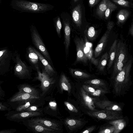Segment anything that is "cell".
Masks as SVG:
<instances>
[{
    "label": "cell",
    "instance_id": "obj_32",
    "mask_svg": "<svg viewBox=\"0 0 133 133\" xmlns=\"http://www.w3.org/2000/svg\"><path fill=\"white\" fill-rule=\"evenodd\" d=\"M3 82L0 81V99L3 100L4 99L5 96V93L2 88L1 85Z\"/></svg>",
    "mask_w": 133,
    "mask_h": 133
},
{
    "label": "cell",
    "instance_id": "obj_22",
    "mask_svg": "<svg viewBox=\"0 0 133 133\" xmlns=\"http://www.w3.org/2000/svg\"><path fill=\"white\" fill-rule=\"evenodd\" d=\"M69 70L72 77L78 79H88L90 76L89 75L76 69L69 68Z\"/></svg>",
    "mask_w": 133,
    "mask_h": 133
},
{
    "label": "cell",
    "instance_id": "obj_18",
    "mask_svg": "<svg viewBox=\"0 0 133 133\" xmlns=\"http://www.w3.org/2000/svg\"><path fill=\"white\" fill-rule=\"evenodd\" d=\"M108 123L113 125L115 129L113 133H119L123 130L127 125V121L123 117L109 121Z\"/></svg>",
    "mask_w": 133,
    "mask_h": 133
},
{
    "label": "cell",
    "instance_id": "obj_34",
    "mask_svg": "<svg viewBox=\"0 0 133 133\" xmlns=\"http://www.w3.org/2000/svg\"><path fill=\"white\" fill-rule=\"evenodd\" d=\"M125 55L122 52L120 53L118 57L117 62H122L125 58ZM123 63V62H122Z\"/></svg>",
    "mask_w": 133,
    "mask_h": 133
},
{
    "label": "cell",
    "instance_id": "obj_2",
    "mask_svg": "<svg viewBox=\"0 0 133 133\" xmlns=\"http://www.w3.org/2000/svg\"><path fill=\"white\" fill-rule=\"evenodd\" d=\"M113 79L114 81L112 85L113 92L115 95L121 96L125 94L131 85L129 69H122Z\"/></svg>",
    "mask_w": 133,
    "mask_h": 133
},
{
    "label": "cell",
    "instance_id": "obj_4",
    "mask_svg": "<svg viewBox=\"0 0 133 133\" xmlns=\"http://www.w3.org/2000/svg\"><path fill=\"white\" fill-rule=\"evenodd\" d=\"M31 32L32 41L33 45L40 52L50 64L53 66V63L49 53L42 38L34 26H31Z\"/></svg>",
    "mask_w": 133,
    "mask_h": 133
},
{
    "label": "cell",
    "instance_id": "obj_33",
    "mask_svg": "<svg viewBox=\"0 0 133 133\" xmlns=\"http://www.w3.org/2000/svg\"><path fill=\"white\" fill-rule=\"evenodd\" d=\"M16 131L15 129H8L0 130V133H14Z\"/></svg>",
    "mask_w": 133,
    "mask_h": 133
},
{
    "label": "cell",
    "instance_id": "obj_6",
    "mask_svg": "<svg viewBox=\"0 0 133 133\" xmlns=\"http://www.w3.org/2000/svg\"><path fill=\"white\" fill-rule=\"evenodd\" d=\"M41 115L40 111L18 112L13 110L8 111L5 114L4 116L7 119L10 121L19 122H22L30 118L39 116Z\"/></svg>",
    "mask_w": 133,
    "mask_h": 133
},
{
    "label": "cell",
    "instance_id": "obj_29",
    "mask_svg": "<svg viewBox=\"0 0 133 133\" xmlns=\"http://www.w3.org/2000/svg\"><path fill=\"white\" fill-rule=\"evenodd\" d=\"M72 17L74 21L77 23L79 19V14L77 10H74L72 13Z\"/></svg>",
    "mask_w": 133,
    "mask_h": 133
},
{
    "label": "cell",
    "instance_id": "obj_8",
    "mask_svg": "<svg viewBox=\"0 0 133 133\" xmlns=\"http://www.w3.org/2000/svg\"><path fill=\"white\" fill-rule=\"evenodd\" d=\"M39 98V96L18 91L7 100V103L12 108L16 105L27 101L38 99Z\"/></svg>",
    "mask_w": 133,
    "mask_h": 133
},
{
    "label": "cell",
    "instance_id": "obj_30",
    "mask_svg": "<svg viewBox=\"0 0 133 133\" xmlns=\"http://www.w3.org/2000/svg\"><path fill=\"white\" fill-rule=\"evenodd\" d=\"M24 111L33 112L36 111H39V110L37 107L36 106H30L27 108Z\"/></svg>",
    "mask_w": 133,
    "mask_h": 133
},
{
    "label": "cell",
    "instance_id": "obj_12",
    "mask_svg": "<svg viewBox=\"0 0 133 133\" xmlns=\"http://www.w3.org/2000/svg\"><path fill=\"white\" fill-rule=\"evenodd\" d=\"M23 124L29 129L35 132L56 133L60 131L47 128L41 125L29 121L26 119L23 122Z\"/></svg>",
    "mask_w": 133,
    "mask_h": 133
},
{
    "label": "cell",
    "instance_id": "obj_42",
    "mask_svg": "<svg viewBox=\"0 0 133 133\" xmlns=\"http://www.w3.org/2000/svg\"><path fill=\"white\" fill-rule=\"evenodd\" d=\"M3 54V52L2 51H0V57Z\"/></svg>",
    "mask_w": 133,
    "mask_h": 133
},
{
    "label": "cell",
    "instance_id": "obj_24",
    "mask_svg": "<svg viewBox=\"0 0 133 133\" xmlns=\"http://www.w3.org/2000/svg\"><path fill=\"white\" fill-rule=\"evenodd\" d=\"M108 124L101 125L98 132V133H113L115 129L114 127L109 123Z\"/></svg>",
    "mask_w": 133,
    "mask_h": 133
},
{
    "label": "cell",
    "instance_id": "obj_31",
    "mask_svg": "<svg viewBox=\"0 0 133 133\" xmlns=\"http://www.w3.org/2000/svg\"><path fill=\"white\" fill-rule=\"evenodd\" d=\"M88 36L91 37H94L95 34V32L94 28V27L91 26L90 27L88 32Z\"/></svg>",
    "mask_w": 133,
    "mask_h": 133
},
{
    "label": "cell",
    "instance_id": "obj_35",
    "mask_svg": "<svg viewBox=\"0 0 133 133\" xmlns=\"http://www.w3.org/2000/svg\"><path fill=\"white\" fill-rule=\"evenodd\" d=\"M100 10L102 11H104L106 10L107 6L103 4H100L99 6Z\"/></svg>",
    "mask_w": 133,
    "mask_h": 133
},
{
    "label": "cell",
    "instance_id": "obj_39",
    "mask_svg": "<svg viewBox=\"0 0 133 133\" xmlns=\"http://www.w3.org/2000/svg\"><path fill=\"white\" fill-rule=\"evenodd\" d=\"M110 13V10L109 9H107L105 12V15L106 17H108Z\"/></svg>",
    "mask_w": 133,
    "mask_h": 133
},
{
    "label": "cell",
    "instance_id": "obj_43",
    "mask_svg": "<svg viewBox=\"0 0 133 133\" xmlns=\"http://www.w3.org/2000/svg\"><path fill=\"white\" fill-rule=\"evenodd\" d=\"M2 0H0V2H1V1Z\"/></svg>",
    "mask_w": 133,
    "mask_h": 133
},
{
    "label": "cell",
    "instance_id": "obj_40",
    "mask_svg": "<svg viewBox=\"0 0 133 133\" xmlns=\"http://www.w3.org/2000/svg\"><path fill=\"white\" fill-rule=\"evenodd\" d=\"M119 19L121 20H123L124 19V17L122 15H120L119 16Z\"/></svg>",
    "mask_w": 133,
    "mask_h": 133
},
{
    "label": "cell",
    "instance_id": "obj_3",
    "mask_svg": "<svg viewBox=\"0 0 133 133\" xmlns=\"http://www.w3.org/2000/svg\"><path fill=\"white\" fill-rule=\"evenodd\" d=\"M76 97L79 106L84 114L89 111L99 110L95 105L96 98L90 96L83 88L81 83H76L75 85Z\"/></svg>",
    "mask_w": 133,
    "mask_h": 133
},
{
    "label": "cell",
    "instance_id": "obj_14",
    "mask_svg": "<svg viewBox=\"0 0 133 133\" xmlns=\"http://www.w3.org/2000/svg\"><path fill=\"white\" fill-rule=\"evenodd\" d=\"M63 31L64 34V44L65 46L66 59L68 57L69 49L70 44V35L71 28L69 20H64Z\"/></svg>",
    "mask_w": 133,
    "mask_h": 133
},
{
    "label": "cell",
    "instance_id": "obj_13",
    "mask_svg": "<svg viewBox=\"0 0 133 133\" xmlns=\"http://www.w3.org/2000/svg\"><path fill=\"white\" fill-rule=\"evenodd\" d=\"M82 86L87 94L91 97L101 98L105 94L110 92L109 90L95 87L81 83Z\"/></svg>",
    "mask_w": 133,
    "mask_h": 133
},
{
    "label": "cell",
    "instance_id": "obj_5",
    "mask_svg": "<svg viewBox=\"0 0 133 133\" xmlns=\"http://www.w3.org/2000/svg\"><path fill=\"white\" fill-rule=\"evenodd\" d=\"M86 114L97 120L111 121L123 117L122 112H117L105 110L89 111Z\"/></svg>",
    "mask_w": 133,
    "mask_h": 133
},
{
    "label": "cell",
    "instance_id": "obj_28",
    "mask_svg": "<svg viewBox=\"0 0 133 133\" xmlns=\"http://www.w3.org/2000/svg\"><path fill=\"white\" fill-rule=\"evenodd\" d=\"M97 126L93 125L83 130L81 132V133H90L94 131L96 129Z\"/></svg>",
    "mask_w": 133,
    "mask_h": 133
},
{
    "label": "cell",
    "instance_id": "obj_10",
    "mask_svg": "<svg viewBox=\"0 0 133 133\" xmlns=\"http://www.w3.org/2000/svg\"><path fill=\"white\" fill-rule=\"evenodd\" d=\"M36 70L38 75L36 78L41 81V87L43 95L47 91L50 86L53 83L54 79L49 75L45 72L44 69L42 72L40 71L39 68H37Z\"/></svg>",
    "mask_w": 133,
    "mask_h": 133
},
{
    "label": "cell",
    "instance_id": "obj_15",
    "mask_svg": "<svg viewBox=\"0 0 133 133\" xmlns=\"http://www.w3.org/2000/svg\"><path fill=\"white\" fill-rule=\"evenodd\" d=\"M34 51L37 55L39 61L44 66V69L45 72L51 77H53L56 74V72L54 69L48 62L39 51L34 48Z\"/></svg>",
    "mask_w": 133,
    "mask_h": 133
},
{
    "label": "cell",
    "instance_id": "obj_41",
    "mask_svg": "<svg viewBox=\"0 0 133 133\" xmlns=\"http://www.w3.org/2000/svg\"><path fill=\"white\" fill-rule=\"evenodd\" d=\"M95 1V0H90L89 3L90 4H92L94 3Z\"/></svg>",
    "mask_w": 133,
    "mask_h": 133
},
{
    "label": "cell",
    "instance_id": "obj_7",
    "mask_svg": "<svg viewBox=\"0 0 133 133\" xmlns=\"http://www.w3.org/2000/svg\"><path fill=\"white\" fill-rule=\"evenodd\" d=\"M94 103L99 110H105L117 112H122L123 106L120 104L105 99L96 98Z\"/></svg>",
    "mask_w": 133,
    "mask_h": 133
},
{
    "label": "cell",
    "instance_id": "obj_9",
    "mask_svg": "<svg viewBox=\"0 0 133 133\" xmlns=\"http://www.w3.org/2000/svg\"><path fill=\"white\" fill-rule=\"evenodd\" d=\"M88 123L86 120L76 117L67 118L64 121V125L67 130L72 132L81 129Z\"/></svg>",
    "mask_w": 133,
    "mask_h": 133
},
{
    "label": "cell",
    "instance_id": "obj_20",
    "mask_svg": "<svg viewBox=\"0 0 133 133\" xmlns=\"http://www.w3.org/2000/svg\"><path fill=\"white\" fill-rule=\"evenodd\" d=\"M28 57L30 62L33 66V69L36 70L39 68V60L38 56L34 50V48L30 47L29 48Z\"/></svg>",
    "mask_w": 133,
    "mask_h": 133
},
{
    "label": "cell",
    "instance_id": "obj_25",
    "mask_svg": "<svg viewBox=\"0 0 133 133\" xmlns=\"http://www.w3.org/2000/svg\"><path fill=\"white\" fill-rule=\"evenodd\" d=\"M55 26L56 31L57 35L59 38H61V30L62 27V25L59 17L57 18V19L55 22Z\"/></svg>",
    "mask_w": 133,
    "mask_h": 133
},
{
    "label": "cell",
    "instance_id": "obj_16",
    "mask_svg": "<svg viewBox=\"0 0 133 133\" xmlns=\"http://www.w3.org/2000/svg\"><path fill=\"white\" fill-rule=\"evenodd\" d=\"M83 83L91 87L109 90L108 84L100 79H95L87 80Z\"/></svg>",
    "mask_w": 133,
    "mask_h": 133
},
{
    "label": "cell",
    "instance_id": "obj_17",
    "mask_svg": "<svg viewBox=\"0 0 133 133\" xmlns=\"http://www.w3.org/2000/svg\"><path fill=\"white\" fill-rule=\"evenodd\" d=\"M59 84L61 90L67 91L70 94L71 92L72 87L66 75L63 72L61 73L59 78Z\"/></svg>",
    "mask_w": 133,
    "mask_h": 133
},
{
    "label": "cell",
    "instance_id": "obj_23",
    "mask_svg": "<svg viewBox=\"0 0 133 133\" xmlns=\"http://www.w3.org/2000/svg\"><path fill=\"white\" fill-rule=\"evenodd\" d=\"M34 100H31L26 101L23 103L17 105L12 109L16 111H24L26 109L31 106L32 101Z\"/></svg>",
    "mask_w": 133,
    "mask_h": 133
},
{
    "label": "cell",
    "instance_id": "obj_19",
    "mask_svg": "<svg viewBox=\"0 0 133 133\" xmlns=\"http://www.w3.org/2000/svg\"><path fill=\"white\" fill-rule=\"evenodd\" d=\"M18 91L39 96V93L35 88L26 84H20L17 86Z\"/></svg>",
    "mask_w": 133,
    "mask_h": 133
},
{
    "label": "cell",
    "instance_id": "obj_26",
    "mask_svg": "<svg viewBox=\"0 0 133 133\" xmlns=\"http://www.w3.org/2000/svg\"><path fill=\"white\" fill-rule=\"evenodd\" d=\"M12 110L10 105L6 102L0 101V111H9Z\"/></svg>",
    "mask_w": 133,
    "mask_h": 133
},
{
    "label": "cell",
    "instance_id": "obj_1",
    "mask_svg": "<svg viewBox=\"0 0 133 133\" xmlns=\"http://www.w3.org/2000/svg\"><path fill=\"white\" fill-rule=\"evenodd\" d=\"M11 4L13 9L21 12L42 13L53 8V6L49 4L33 3L25 0H12Z\"/></svg>",
    "mask_w": 133,
    "mask_h": 133
},
{
    "label": "cell",
    "instance_id": "obj_11",
    "mask_svg": "<svg viewBox=\"0 0 133 133\" xmlns=\"http://www.w3.org/2000/svg\"><path fill=\"white\" fill-rule=\"evenodd\" d=\"M28 121L44 127L51 128L61 131L62 129L61 125L55 121L42 117H35L30 119H28Z\"/></svg>",
    "mask_w": 133,
    "mask_h": 133
},
{
    "label": "cell",
    "instance_id": "obj_38",
    "mask_svg": "<svg viewBox=\"0 0 133 133\" xmlns=\"http://www.w3.org/2000/svg\"><path fill=\"white\" fill-rule=\"evenodd\" d=\"M107 63V61L106 59H103L101 62V64L102 66H105Z\"/></svg>",
    "mask_w": 133,
    "mask_h": 133
},
{
    "label": "cell",
    "instance_id": "obj_27",
    "mask_svg": "<svg viewBox=\"0 0 133 133\" xmlns=\"http://www.w3.org/2000/svg\"><path fill=\"white\" fill-rule=\"evenodd\" d=\"M116 41L113 43L112 46L111 47V49L110 50L111 51L110 54V62L109 64H110L112 63L113 60L114 59L116 53Z\"/></svg>",
    "mask_w": 133,
    "mask_h": 133
},
{
    "label": "cell",
    "instance_id": "obj_21",
    "mask_svg": "<svg viewBox=\"0 0 133 133\" xmlns=\"http://www.w3.org/2000/svg\"><path fill=\"white\" fill-rule=\"evenodd\" d=\"M64 103L68 109L73 113L74 116L80 117L83 115V112L79 107H76L72 104L66 101L64 102Z\"/></svg>",
    "mask_w": 133,
    "mask_h": 133
},
{
    "label": "cell",
    "instance_id": "obj_37",
    "mask_svg": "<svg viewBox=\"0 0 133 133\" xmlns=\"http://www.w3.org/2000/svg\"><path fill=\"white\" fill-rule=\"evenodd\" d=\"M118 3L120 5H123L125 4V1L123 0H119L118 1Z\"/></svg>",
    "mask_w": 133,
    "mask_h": 133
},
{
    "label": "cell",
    "instance_id": "obj_36",
    "mask_svg": "<svg viewBox=\"0 0 133 133\" xmlns=\"http://www.w3.org/2000/svg\"><path fill=\"white\" fill-rule=\"evenodd\" d=\"M22 69V67L20 65L18 66L16 68V71L18 72H21Z\"/></svg>",
    "mask_w": 133,
    "mask_h": 133
}]
</instances>
